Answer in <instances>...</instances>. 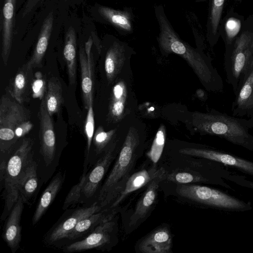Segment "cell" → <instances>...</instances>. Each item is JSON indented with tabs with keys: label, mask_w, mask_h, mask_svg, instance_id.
<instances>
[{
	"label": "cell",
	"mask_w": 253,
	"mask_h": 253,
	"mask_svg": "<svg viewBox=\"0 0 253 253\" xmlns=\"http://www.w3.org/2000/svg\"><path fill=\"white\" fill-rule=\"evenodd\" d=\"M165 128L162 125L158 130L150 149L146 154L148 158L154 164L158 163L162 156L165 146Z\"/></svg>",
	"instance_id": "30"
},
{
	"label": "cell",
	"mask_w": 253,
	"mask_h": 253,
	"mask_svg": "<svg viewBox=\"0 0 253 253\" xmlns=\"http://www.w3.org/2000/svg\"><path fill=\"white\" fill-rule=\"evenodd\" d=\"M44 97L47 110L52 117L58 112L63 102L61 84L57 78L52 77L48 80Z\"/></svg>",
	"instance_id": "28"
},
{
	"label": "cell",
	"mask_w": 253,
	"mask_h": 253,
	"mask_svg": "<svg viewBox=\"0 0 253 253\" xmlns=\"http://www.w3.org/2000/svg\"><path fill=\"white\" fill-rule=\"evenodd\" d=\"M40 121V153L41 159L38 167L42 166L43 170L51 174L58 164L56 152V137L51 117L47 110L44 97L42 98L39 111Z\"/></svg>",
	"instance_id": "8"
},
{
	"label": "cell",
	"mask_w": 253,
	"mask_h": 253,
	"mask_svg": "<svg viewBox=\"0 0 253 253\" xmlns=\"http://www.w3.org/2000/svg\"><path fill=\"white\" fill-rule=\"evenodd\" d=\"M139 145L137 133L130 129L96 200L103 209H108L123 191L138 158Z\"/></svg>",
	"instance_id": "2"
},
{
	"label": "cell",
	"mask_w": 253,
	"mask_h": 253,
	"mask_svg": "<svg viewBox=\"0 0 253 253\" xmlns=\"http://www.w3.org/2000/svg\"><path fill=\"white\" fill-rule=\"evenodd\" d=\"M116 208L103 209L86 217L78 222L74 230L69 235L67 239L74 240L85 237L106 219L116 215Z\"/></svg>",
	"instance_id": "24"
},
{
	"label": "cell",
	"mask_w": 253,
	"mask_h": 253,
	"mask_svg": "<svg viewBox=\"0 0 253 253\" xmlns=\"http://www.w3.org/2000/svg\"><path fill=\"white\" fill-rule=\"evenodd\" d=\"M197 94L199 97H204L205 96V92L201 89H199L197 91Z\"/></svg>",
	"instance_id": "36"
},
{
	"label": "cell",
	"mask_w": 253,
	"mask_h": 253,
	"mask_svg": "<svg viewBox=\"0 0 253 253\" xmlns=\"http://www.w3.org/2000/svg\"><path fill=\"white\" fill-rule=\"evenodd\" d=\"M66 63L69 83L73 85L76 81V35L74 29L70 27L66 32L63 50Z\"/></svg>",
	"instance_id": "27"
},
{
	"label": "cell",
	"mask_w": 253,
	"mask_h": 253,
	"mask_svg": "<svg viewBox=\"0 0 253 253\" xmlns=\"http://www.w3.org/2000/svg\"><path fill=\"white\" fill-rule=\"evenodd\" d=\"M33 70L24 64L11 79L6 88L10 95L21 104L29 100L32 91Z\"/></svg>",
	"instance_id": "18"
},
{
	"label": "cell",
	"mask_w": 253,
	"mask_h": 253,
	"mask_svg": "<svg viewBox=\"0 0 253 253\" xmlns=\"http://www.w3.org/2000/svg\"><path fill=\"white\" fill-rule=\"evenodd\" d=\"M159 33L157 41L161 50L174 53L183 58L191 67L204 87L209 90L221 92L224 85L222 78L210 60L200 50L182 40L173 29L162 5L155 6Z\"/></svg>",
	"instance_id": "1"
},
{
	"label": "cell",
	"mask_w": 253,
	"mask_h": 253,
	"mask_svg": "<svg viewBox=\"0 0 253 253\" xmlns=\"http://www.w3.org/2000/svg\"><path fill=\"white\" fill-rule=\"evenodd\" d=\"M87 171H83L79 182L74 185L67 196L63 205V209L65 210L69 207L80 203L81 194Z\"/></svg>",
	"instance_id": "32"
},
{
	"label": "cell",
	"mask_w": 253,
	"mask_h": 253,
	"mask_svg": "<svg viewBox=\"0 0 253 253\" xmlns=\"http://www.w3.org/2000/svg\"><path fill=\"white\" fill-rule=\"evenodd\" d=\"M232 102V115L237 117L253 115V62L239 83Z\"/></svg>",
	"instance_id": "13"
},
{
	"label": "cell",
	"mask_w": 253,
	"mask_h": 253,
	"mask_svg": "<svg viewBox=\"0 0 253 253\" xmlns=\"http://www.w3.org/2000/svg\"><path fill=\"white\" fill-rule=\"evenodd\" d=\"M34 142L30 138H24L16 146L6 163L4 178L2 187L4 207L1 216L5 220L19 196L18 182L26 168L35 159Z\"/></svg>",
	"instance_id": "5"
},
{
	"label": "cell",
	"mask_w": 253,
	"mask_h": 253,
	"mask_svg": "<svg viewBox=\"0 0 253 253\" xmlns=\"http://www.w3.org/2000/svg\"><path fill=\"white\" fill-rule=\"evenodd\" d=\"M131 50L126 43L116 38L113 39L106 52L104 63L106 77L109 82H112L119 73Z\"/></svg>",
	"instance_id": "19"
},
{
	"label": "cell",
	"mask_w": 253,
	"mask_h": 253,
	"mask_svg": "<svg viewBox=\"0 0 253 253\" xmlns=\"http://www.w3.org/2000/svg\"><path fill=\"white\" fill-rule=\"evenodd\" d=\"M98 12L101 17L123 35L133 31L134 15L130 8L115 9L106 6H99Z\"/></svg>",
	"instance_id": "21"
},
{
	"label": "cell",
	"mask_w": 253,
	"mask_h": 253,
	"mask_svg": "<svg viewBox=\"0 0 253 253\" xmlns=\"http://www.w3.org/2000/svg\"><path fill=\"white\" fill-rule=\"evenodd\" d=\"M28 110L22 104L2 95L0 102V165H6L18 139L32 128Z\"/></svg>",
	"instance_id": "4"
},
{
	"label": "cell",
	"mask_w": 253,
	"mask_h": 253,
	"mask_svg": "<svg viewBox=\"0 0 253 253\" xmlns=\"http://www.w3.org/2000/svg\"><path fill=\"white\" fill-rule=\"evenodd\" d=\"M166 174L165 172L156 177L147 185L130 217L128 223L130 227H136L148 216L156 202L159 184L166 179Z\"/></svg>",
	"instance_id": "14"
},
{
	"label": "cell",
	"mask_w": 253,
	"mask_h": 253,
	"mask_svg": "<svg viewBox=\"0 0 253 253\" xmlns=\"http://www.w3.org/2000/svg\"><path fill=\"white\" fill-rule=\"evenodd\" d=\"M184 155L213 161L253 176V162L243 159L224 151L213 148L201 147L186 148L179 150Z\"/></svg>",
	"instance_id": "11"
},
{
	"label": "cell",
	"mask_w": 253,
	"mask_h": 253,
	"mask_svg": "<svg viewBox=\"0 0 253 253\" xmlns=\"http://www.w3.org/2000/svg\"><path fill=\"white\" fill-rule=\"evenodd\" d=\"M172 236L167 225H161L142 238L138 245L142 253H171Z\"/></svg>",
	"instance_id": "15"
},
{
	"label": "cell",
	"mask_w": 253,
	"mask_h": 253,
	"mask_svg": "<svg viewBox=\"0 0 253 253\" xmlns=\"http://www.w3.org/2000/svg\"><path fill=\"white\" fill-rule=\"evenodd\" d=\"M241 28L240 20L235 18H230L227 20L225 24V31L228 44L238 34Z\"/></svg>",
	"instance_id": "33"
},
{
	"label": "cell",
	"mask_w": 253,
	"mask_h": 253,
	"mask_svg": "<svg viewBox=\"0 0 253 253\" xmlns=\"http://www.w3.org/2000/svg\"><path fill=\"white\" fill-rule=\"evenodd\" d=\"M241 186L250 188L253 190V181L249 180L244 176L231 173L226 178Z\"/></svg>",
	"instance_id": "34"
},
{
	"label": "cell",
	"mask_w": 253,
	"mask_h": 253,
	"mask_svg": "<svg viewBox=\"0 0 253 253\" xmlns=\"http://www.w3.org/2000/svg\"><path fill=\"white\" fill-rule=\"evenodd\" d=\"M229 45L225 54L224 66L227 82L234 93L253 62V36L243 33Z\"/></svg>",
	"instance_id": "7"
},
{
	"label": "cell",
	"mask_w": 253,
	"mask_h": 253,
	"mask_svg": "<svg viewBox=\"0 0 253 253\" xmlns=\"http://www.w3.org/2000/svg\"><path fill=\"white\" fill-rule=\"evenodd\" d=\"M19 195L25 204L34 203L39 188L38 164L34 159L26 168L17 184Z\"/></svg>",
	"instance_id": "23"
},
{
	"label": "cell",
	"mask_w": 253,
	"mask_h": 253,
	"mask_svg": "<svg viewBox=\"0 0 253 253\" xmlns=\"http://www.w3.org/2000/svg\"><path fill=\"white\" fill-rule=\"evenodd\" d=\"M165 172L164 168L157 169L154 164L149 169L132 173L127 180L123 191L108 209L117 208L129 194L147 186L154 178Z\"/></svg>",
	"instance_id": "20"
},
{
	"label": "cell",
	"mask_w": 253,
	"mask_h": 253,
	"mask_svg": "<svg viewBox=\"0 0 253 253\" xmlns=\"http://www.w3.org/2000/svg\"><path fill=\"white\" fill-rule=\"evenodd\" d=\"M53 24V15L50 12L44 19L32 56L25 64L33 69L41 66L42 59L47 48Z\"/></svg>",
	"instance_id": "26"
},
{
	"label": "cell",
	"mask_w": 253,
	"mask_h": 253,
	"mask_svg": "<svg viewBox=\"0 0 253 253\" xmlns=\"http://www.w3.org/2000/svg\"><path fill=\"white\" fill-rule=\"evenodd\" d=\"M126 97V84L123 81H119L113 87L109 105V114L113 119L119 120L122 117Z\"/></svg>",
	"instance_id": "29"
},
{
	"label": "cell",
	"mask_w": 253,
	"mask_h": 253,
	"mask_svg": "<svg viewBox=\"0 0 253 253\" xmlns=\"http://www.w3.org/2000/svg\"><path fill=\"white\" fill-rule=\"evenodd\" d=\"M16 2V0H4L2 9L1 57L5 66L8 63L12 46Z\"/></svg>",
	"instance_id": "22"
},
{
	"label": "cell",
	"mask_w": 253,
	"mask_h": 253,
	"mask_svg": "<svg viewBox=\"0 0 253 253\" xmlns=\"http://www.w3.org/2000/svg\"><path fill=\"white\" fill-rule=\"evenodd\" d=\"M44 81L41 77H37L36 79L33 80L32 84V92L34 97L42 98L44 91Z\"/></svg>",
	"instance_id": "35"
},
{
	"label": "cell",
	"mask_w": 253,
	"mask_h": 253,
	"mask_svg": "<svg viewBox=\"0 0 253 253\" xmlns=\"http://www.w3.org/2000/svg\"><path fill=\"white\" fill-rule=\"evenodd\" d=\"M248 121L250 128H253V115L250 117V119H248Z\"/></svg>",
	"instance_id": "37"
},
{
	"label": "cell",
	"mask_w": 253,
	"mask_h": 253,
	"mask_svg": "<svg viewBox=\"0 0 253 253\" xmlns=\"http://www.w3.org/2000/svg\"><path fill=\"white\" fill-rule=\"evenodd\" d=\"M193 117V125L201 134L223 138L253 152V135L249 132L248 120L214 109L207 113L196 112Z\"/></svg>",
	"instance_id": "3"
},
{
	"label": "cell",
	"mask_w": 253,
	"mask_h": 253,
	"mask_svg": "<svg viewBox=\"0 0 253 253\" xmlns=\"http://www.w3.org/2000/svg\"><path fill=\"white\" fill-rule=\"evenodd\" d=\"M115 216L101 223L83 239L65 246L63 251L72 253L91 249L102 251L110 249L115 245L117 237V224Z\"/></svg>",
	"instance_id": "9"
},
{
	"label": "cell",
	"mask_w": 253,
	"mask_h": 253,
	"mask_svg": "<svg viewBox=\"0 0 253 253\" xmlns=\"http://www.w3.org/2000/svg\"><path fill=\"white\" fill-rule=\"evenodd\" d=\"M25 203L21 196L6 218L3 229L2 237L12 253H15L20 247L21 241L20 220Z\"/></svg>",
	"instance_id": "17"
},
{
	"label": "cell",
	"mask_w": 253,
	"mask_h": 253,
	"mask_svg": "<svg viewBox=\"0 0 253 253\" xmlns=\"http://www.w3.org/2000/svg\"><path fill=\"white\" fill-rule=\"evenodd\" d=\"M116 143H112L106 151L90 168L86 174L80 203H86L97 197L101 183L111 164L116 158Z\"/></svg>",
	"instance_id": "10"
},
{
	"label": "cell",
	"mask_w": 253,
	"mask_h": 253,
	"mask_svg": "<svg viewBox=\"0 0 253 253\" xmlns=\"http://www.w3.org/2000/svg\"><path fill=\"white\" fill-rule=\"evenodd\" d=\"M65 179V174L59 171L53 177L41 195L33 216V225L36 224L45 213L60 190Z\"/></svg>",
	"instance_id": "25"
},
{
	"label": "cell",
	"mask_w": 253,
	"mask_h": 253,
	"mask_svg": "<svg viewBox=\"0 0 253 253\" xmlns=\"http://www.w3.org/2000/svg\"><path fill=\"white\" fill-rule=\"evenodd\" d=\"M92 40L90 37L85 43L84 47L81 46L79 51V60L81 72V86L84 105L86 109L93 100V65L91 49Z\"/></svg>",
	"instance_id": "16"
},
{
	"label": "cell",
	"mask_w": 253,
	"mask_h": 253,
	"mask_svg": "<svg viewBox=\"0 0 253 253\" xmlns=\"http://www.w3.org/2000/svg\"><path fill=\"white\" fill-rule=\"evenodd\" d=\"M101 206L97 201L88 207L78 208L58 222L44 236V243L47 245H53L67 239L77 224L83 218L101 210Z\"/></svg>",
	"instance_id": "12"
},
{
	"label": "cell",
	"mask_w": 253,
	"mask_h": 253,
	"mask_svg": "<svg viewBox=\"0 0 253 253\" xmlns=\"http://www.w3.org/2000/svg\"><path fill=\"white\" fill-rule=\"evenodd\" d=\"M225 0H212L209 18V35L217 33Z\"/></svg>",
	"instance_id": "31"
},
{
	"label": "cell",
	"mask_w": 253,
	"mask_h": 253,
	"mask_svg": "<svg viewBox=\"0 0 253 253\" xmlns=\"http://www.w3.org/2000/svg\"><path fill=\"white\" fill-rule=\"evenodd\" d=\"M180 196L210 207L229 211H244L252 209L250 202L241 200L220 190L206 186L180 184L176 189Z\"/></svg>",
	"instance_id": "6"
}]
</instances>
